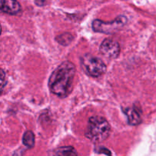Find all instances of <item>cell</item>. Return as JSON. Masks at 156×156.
Returning <instances> with one entry per match:
<instances>
[{
    "label": "cell",
    "mask_w": 156,
    "mask_h": 156,
    "mask_svg": "<svg viewBox=\"0 0 156 156\" xmlns=\"http://www.w3.org/2000/svg\"><path fill=\"white\" fill-rule=\"evenodd\" d=\"M76 72V66L71 62H62L49 79L48 86L50 91L59 98L67 97L72 91Z\"/></svg>",
    "instance_id": "obj_1"
},
{
    "label": "cell",
    "mask_w": 156,
    "mask_h": 156,
    "mask_svg": "<svg viewBox=\"0 0 156 156\" xmlns=\"http://www.w3.org/2000/svg\"><path fill=\"white\" fill-rule=\"evenodd\" d=\"M111 126L105 118L99 116L90 117L85 130V136L94 143H101L108 138Z\"/></svg>",
    "instance_id": "obj_2"
},
{
    "label": "cell",
    "mask_w": 156,
    "mask_h": 156,
    "mask_svg": "<svg viewBox=\"0 0 156 156\" xmlns=\"http://www.w3.org/2000/svg\"><path fill=\"white\" fill-rule=\"evenodd\" d=\"M80 62L82 69L91 77H100L105 74L107 70L106 65L101 59L89 53L83 55L81 57Z\"/></svg>",
    "instance_id": "obj_3"
},
{
    "label": "cell",
    "mask_w": 156,
    "mask_h": 156,
    "mask_svg": "<svg viewBox=\"0 0 156 156\" xmlns=\"http://www.w3.org/2000/svg\"><path fill=\"white\" fill-rule=\"evenodd\" d=\"M127 22V19L123 15H120L111 21H104L96 19L93 21V30L96 32L104 34H112L118 31Z\"/></svg>",
    "instance_id": "obj_4"
},
{
    "label": "cell",
    "mask_w": 156,
    "mask_h": 156,
    "mask_svg": "<svg viewBox=\"0 0 156 156\" xmlns=\"http://www.w3.org/2000/svg\"><path fill=\"white\" fill-rule=\"evenodd\" d=\"M120 47L117 41L113 39H105L101 43L100 47V52L103 56L109 59H115L120 54Z\"/></svg>",
    "instance_id": "obj_5"
},
{
    "label": "cell",
    "mask_w": 156,
    "mask_h": 156,
    "mask_svg": "<svg viewBox=\"0 0 156 156\" xmlns=\"http://www.w3.org/2000/svg\"><path fill=\"white\" fill-rule=\"evenodd\" d=\"M1 11L9 15H17L21 10V5L17 0H1Z\"/></svg>",
    "instance_id": "obj_6"
},
{
    "label": "cell",
    "mask_w": 156,
    "mask_h": 156,
    "mask_svg": "<svg viewBox=\"0 0 156 156\" xmlns=\"http://www.w3.org/2000/svg\"><path fill=\"white\" fill-rule=\"evenodd\" d=\"M124 113L127 117L129 124L136 126L142 122V111L140 108L133 106V108H127L124 111Z\"/></svg>",
    "instance_id": "obj_7"
},
{
    "label": "cell",
    "mask_w": 156,
    "mask_h": 156,
    "mask_svg": "<svg viewBox=\"0 0 156 156\" xmlns=\"http://www.w3.org/2000/svg\"><path fill=\"white\" fill-rule=\"evenodd\" d=\"M56 156H78L76 149L72 146H65L59 148L55 151Z\"/></svg>",
    "instance_id": "obj_8"
},
{
    "label": "cell",
    "mask_w": 156,
    "mask_h": 156,
    "mask_svg": "<svg viewBox=\"0 0 156 156\" xmlns=\"http://www.w3.org/2000/svg\"><path fill=\"white\" fill-rule=\"evenodd\" d=\"M23 144L27 148H33L34 146L35 143V137L34 135L33 132L31 131H27L24 133V136H23Z\"/></svg>",
    "instance_id": "obj_9"
},
{
    "label": "cell",
    "mask_w": 156,
    "mask_h": 156,
    "mask_svg": "<svg viewBox=\"0 0 156 156\" xmlns=\"http://www.w3.org/2000/svg\"><path fill=\"white\" fill-rule=\"evenodd\" d=\"M73 36H72L70 34L66 33L58 36L57 37H56V41H58V43L62 44V45L66 46L71 43V41H73Z\"/></svg>",
    "instance_id": "obj_10"
},
{
    "label": "cell",
    "mask_w": 156,
    "mask_h": 156,
    "mask_svg": "<svg viewBox=\"0 0 156 156\" xmlns=\"http://www.w3.org/2000/svg\"><path fill=\"white\" fill-rule=\"evenodd\" d=\"M47 0H34L35 4L37 6H44L47 3Z\"/></svg>",
    "instance_id": "obj_11"
},
{
    "label": "cell",
    "mask_w": 156,
    "mask_h": 156,
    "mask_svg": "<svg viewBox=\"0 0 156 156\" xmlns=\"http://www.w3.org/2000/svg\"><path fill=\"white\" fill-rule=\"evenodd\" d=\"M4 80H5V73L2 69L1 71V83H2V87H1V90L2 91L3 88H4Z\"/></svg>",
    "instance_id": "obj_12"
}]
</instances>
